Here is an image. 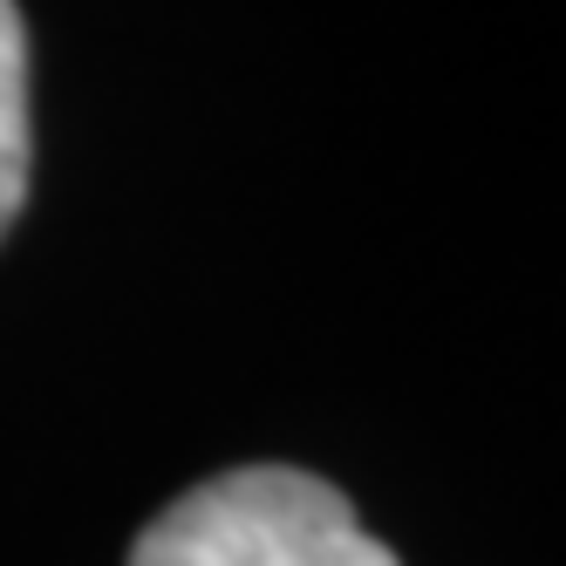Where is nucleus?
<instances>
[{"mask_svg":"<svg viewBox=\"0 0 566 566\" xmlns=\"http://www.w3.org/2000/svg\"><path fill=\"white\" fill-rule=\"evenodd\" d=\"M130 566H396L328 478L247 464L171 499L130 546Z\"/></svg>","mask_w":566,"mask_h":566,"instance_id":"nucleus-1","label":"nucleus"},{"mask_svg":"<svg viewBox=\"0 0 566 566\" xmlns=\"http://www.w3.org/2000/svg\"><path fill=\"white\" fill-rule=\"evenodd\" d=\"M28 28L14 0H0V239L28 206Z\"/></svg>","mask_w":566,"mask_h":566,"instance_id":"nucleus-2","label":"nucleus"}]
</instances>
